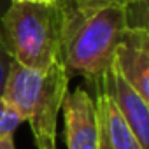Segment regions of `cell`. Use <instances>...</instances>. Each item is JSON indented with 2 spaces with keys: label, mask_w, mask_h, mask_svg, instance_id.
I'll use <instances>...</instances> for the list:
<instances>
[{
  "label": "cell",
  "mask_w": 149,
  "mask_h": 149,
  "mask_svg": "<svg viewBox=\"0 0 149 149\" xmlns=\"http://www.w3.org/2000/svg\"><path fill=\"white\" fill-rule=\"evenodd\" d=\"M0 149H16V147H14L13 137H6V139L0 140Z\"/></svg>",
  "instance_id": "cell-11"
},
{
  "label": "cell",
  "mask_w": 149,
  "mask_h": 149,
  "mask_svg": "<svg viewBox=\"0 0 149 149\" xmlns=\"http://www.w3.org/2000/svg\"><path fill=\"white\" fill-rule=\"evenodd\" d=\"M14 2H37V4H58L61 0H14Z\"/></svg>",
  "instance_id": "cell-12"
},
{
  "label": "cell",
  "mask_w": 149,
  "mask_h": 149,
  "mask_svg": "<svg viewBox=\"0 0 149 149\" xmlns=\"http://www.w3.org/2000/svg\"><path fill=\"white\" fill-rule=\"evenodd\" d=\"M112 63L123 79L149 100V30L128 26L114 51Z\"/></svg>",
  "instance_id": "cell-5"
},
{
  "label": "cell",
  "mask_w": 149,
  "mask_h": 149,
  "mask_svg": "<svg viewBox=\"0 0 149 149\" xmlns=\"http://www.w3.org/2000/svg\"><path fill=\"white\" fill-rule=\"evenodd\" d=\"M61 109L67 149H98L95 98L84 88H76L72 93H67Z\"/></svg>",
  "instance_id": "cell-6"
},
{
  "label": "cell",
  "mask_w": 149,
  "mask_h": 149,
  "mask_svg": "<svg viewBox=\"0 0 149 149\" xmlns=\"http://www.w3.org/2000/svg\"><path fill=\"white\" fill-rule=\"evenodd\" d=\"M137 2H142V0H74V4H76L79 9H83V11H93V9L109 7V6L128 7V6L137 4Z\"/></svg>",
  "instance_id": "cell-9"
},
{
  "label": "cell",
  "mask_w": 149,
  "mask_h": 149,
  "mask_svg": "<svg viewBox=\"0 0 149 149\" xmlns=\"http://www.w3.org/2000/svg\"><path fill=\"white\" fill-rule=\"evenodd\" d=\"M9 4H11V0H0V16H2L4 11L9 7Z\"/></svg>",
  "instance_id": "cell-13"
},
{
  "label": "cell",
  "mask_w": 149,
  "mask_h": 149,
  "mask_svg": "<svg viewBox=\"0 0 149 149\" xmlns=\"http://www.w3.org/2000/svg\"><path fill=\"white\" fill-rule=\"evenodd\" d=\"M126 28L125 7L83 11L74 0H63L61 61L68 76H83L98 88Z\"/></svg>",
  "instance_id": "cell-1"
},
{
  "label": "cell",
  "mask_w": 149,
  "mask_h": 149,
  "mask_svg": "<svg viewBox=\"0 0 149 149\" xmlns=\"http://www.w3.org/2000/svg\"><path fill=\"white\" fill-rule=\"evenodd\" d=\"M19 123H21L19 116L9 107V104L0 95V140L6 137H13Z\"/></svg>",
  "instance_id": "cell-8"
},
{
  "label": "cell",
  "mask_w": 149,
  "mask_h": 149,
  "mask_svg": "<svg viewBox=\"0 0 149 149\" xmlns=\"http://www.w3.org/2000/svg\"><path fill=\"white\" fill-rule=\"evenodd\" d=\"M97 91H102L114 104L140 146L144 149H149V100H146L123 79L114 63L102 77Z\"/></svg>",
  "instance_id": "cell-4"
},
{
  "label": "cell",
  "mask_w": 149,
  "mask_h": 149,
  "mask_svg": "<svg viewBox=\"0 0 149 149\" xmlns=\"http://www.w3.org/2000/svg\"><path fill=\"white\" fill-rule=\"evenodd\" d=\"M68 72L63 61L37 70L13 63L2 98L32 128L37 149H56V123L67 97Z\"/></svg>",
  "instance_id": "cell-2"
},
{
  "label": "cell",
  "mask_w": 149,
  "mask_h": 149,
  "mask_svg": "<svg viewBox=\"0 0 149 149\" xmlns=\"http://www.w3.org/2000/svg\"><path fill=\"white\" fill-rule=\"evenodd\" d=\"M63 0L58 4L14 2L0 16V33L13 61L47 68L61 60Z\"/></svg>",
  "instance_id": "cell-3"
},
{
  "label": "cell",
  "mask_w": 149,
  "mask_h": 149,
  "mask_svg": "<svg viewBox=\"0 0 149 149\" xmlns=\"http://www.w3.org/2000/svg\"><path fill=\"white\" fill-rule=\"evenodd\" d=\"M97 125H98V149H144L114 104L97 91Z\"/></svg>",
  "instance_id": "cell-7"
},
{
  "label": "cell",
  "mask_w": 149,
  "mask_h": 149,
  "mask_svg": "<svg viewBox=\"0 0 149 149\" xmlns=\"http://www.w3.org/2000/svg\"><path fill=\"white\" fill-rule=\"evenodd\" d=\"M13 58L6 47V42L2 39V33H0V95H2V90H4V84H6V79H7V74L13 67Z\"/></svg>",
  "instance_id": "cell-10"
}]
</instances>
